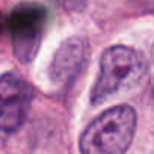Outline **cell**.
<instances>
[{"mask_svg":"<svg viewBox=\"0 0 154 154\" xmlns=\"http://www.w3.org/2000/svg\"><path fill=\"white\" fill-rule=\"evenodd\" d=\"M47 23V11L38 3L18 5L8 20L11 41L17 59L23 63L30 62L41 44Z\"/></svg>","mask_w":154,"mask_h":154,"instance_id":"3","label":"cell"},{"mask_svg":"<svg viewBox=\"0 0 154 154\" xmlns=\"http://www.w3.org/2000/svg\"><path fill=\"white\" fill-rule=\"evenodd\" d=\"M56 2L71 11H82L86 6V0H56Z\"/></svg>","mask_w":154,"mask_h":154,"instance_id":"6","label":"cell"},{"mask_svg":"<svg viewBox=\"0 0 154 154\" xmlns=\"http://www.w3.org/2000/svg\"><path fill=\"white\" fill-rule=\"evenodd\" d=\"M0 30H2V17H0Z\"/></svg>","mask_w":154,"mask_h":154,"instance_id":"7","label":"cell"},{"mask_svg":"<svg viewBox=\"0 0 154 154\" xmlns=\"http://www.w3.org/2000/svg\"><path fill=\"white\" fill-rule=\"evenodd\" d=\"M152 97H154V85H152Z\"/></svg>","mask_w":154,"mask_h":154,"instance_id":"8","label":"cell"},{"mask_svg":"<svg viewBox=\"0 0 154 154\" xmlns=\"http://www.w3.org/2000/svg\"><path fill=\"white\" fill-rule=\"evenodd\" d=\"M137 116L130 106H115L97 116L80 137L82 154H125L136 131Z\"/></svg>","mask_w":154,"mask_h":154,"instance_id":"1","label":"cell"},{"mask_svg":"<svg viewBox=\"0 0 154 154\" xmlns=\"http://www.w3.org/2000/svg\"><path fill=\"white\" fill-rule=\"evenodd\" d=\"M89 59V44L85 38L71 36L56 50L50 65V79L60 86H69L80 75Z\"/></svg>","mask_w":154,"mask_h":154,"instance_id":"5","label":"cell"},{"mask_svg":"<svg viewBox=\"0 0 154 154\" xmlns=\"http://www.w3.org/2000/svg\"><path fill=\"white\" fill-rule=\"evenodd\" d=\"M32 103V88L20 75L6 72L0 77V130L17 131L26 121Z\"/></svg>","mask_w":154,"mask_h":154,"instance_id":"4","label":"cell"},{"mask_svg":"<svg viewBox=\"0 0 154 154\" xmlns=\"http://www.w3.org/2000/svg\"><path fill=\"white\" fill-rule=\"evenodd\" d=\"M143 72V59L136 50L124 45L110 47L101 56L100 74L91 92V103L101 104L119 91L131 88Z\"/></svg>","mask_w":154,"mask_h":154,"instance_id":"2","label":"cell"}]
</instances>
